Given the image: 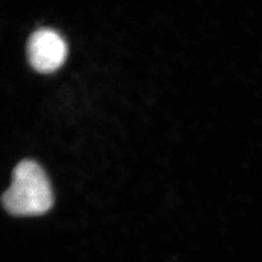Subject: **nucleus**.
<instances>
[{"label": "nucleus", "mask_w": 262, "mask_h": 262, "mask_svg": "<svg viewBox=\"0 0 262 262\" xmlns=\"http://www.w3.org/2000/svg\"><path fill=\"white\" fill-rule=\"evenodd\" d=\"M67 53V44L54 30H37L29 38V60L32 67L39 72L49 73L60 68Z\"/></svg>", "instance_id": "2"}, {"label": "nucleus", "mask_w": 262, "mask_h": 262, "mask_svg": "<svg viewBox=\"0 0 262 262\" xmlns=\"http://www.w3.org/2000/svg\"><path fill=\"white\" fill-rule=\"evenodd\" d=\"M5 209L12 215H40L54 203L51 183L37 163L23 161L13 170L12 183L3 194Z\"/></svg>", "instance_id": "1"}]
</instances>
